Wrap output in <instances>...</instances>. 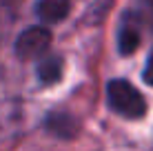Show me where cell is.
I'll use <instances>...</instances> for the list:
<instances>
[{
  "instance_id": "obj_2",
  "label": "cell",
  "mask_w": 153,
  "mask_h": 151,
  "mask_svg": "<svg viewBox=\"0 0 153 151\" xmlns=\"http://www.w3.org/2000/svg\"><path fill=\"white\" fill-rule=\"evenodd\" d=\"M51 45V31L45 27H29L16 40V54L25 60L42 56Z\"/></svg>"
},
{
  "instance_id": "obj_4",
  "label": "cell",
  "mask_w": 153,
  "mask_h": 151,
  "mask_svg": "<svg viewBox=\"0 0 153 151\" xmlns=\"http://www.w3.org/2000/svg\"><path fill=\"white\" fill-rule=\"evenodd\" d=\"M138 45H140V31L135 25H131V22H126L122 29H120V33H118V49H120V54L122 56H131L135 49H138Z\"/></svg>"
},
{
  "instance_id": "obj_3",
  "label": "cell",
  "mask_w": 153,
  "mask_h": 151,
  "mask_svg": "<svg viewBox=\"0 0 153 151\" xmlns=\"http://www.w3.org/2000/svg\"><path fill=\"white\" fill-rule=\"evenodd\" d=\"M71 9V0H38L36 13L42 22H60Z\"/></svg>"
},
{
  "instance_id": "obj_5",
  "label": "cell",
  "mask_w": 153,
  "mask_h": 151,
  "mask_svg": "<svg viewBox=\"0 0 153 151\" xmlns=\"http://www.w3.org/2000/svg\"><path fill=\"white\" fill-rule=\"evenodd\" d=\"M60 76H62V58H58V56H49L38 65V78L45 85L60 80Z\"/></svg>"
},
{
  "instance_id": "obj_6",
  "label": "cell",
  "mask_w": 153,
  "mask_h": 151,
  "mask_svg": "<svg viewBox=\"0 0 153 151\" xmlns=\"http://www.w3.org/2000/svg\"><path fill=\"white\" fill-rule=\"evenodd\" d=\"M47 129H51L58 136H71L73 133V118L65 113H51L47 118Z\"/></svg>"
},
{
  "instance_id": "obj_8",
  "label": "cell",
  "mask_w": 153,
  "mask_h": 151,
  "mask_svg": "<svg viewBox=\"0 0 153 151\" xmlns=\"http://www.w3.org/2000/svg\"><path fill=\"white\" fill-rule=\"evenodd\" d=\"M146 2H149V4H151V7H153V0H146Z\"/></svg>"
},
{
  "instance_id": "obj_1",
  "label": "cell",
  "mask_w": 153,
  "mask_h": 151,
  "mask_svg": "<svg viewBox=\"0 0 153 151\" xmlns=\"http://www.w3.org/2000/svg\"><path fill=\"white\" fill-rule=\"evenodd\" d=\"M107 100L109 107L124 118H142L146 113L144 96L129 80H122V78H115L107 85Z\"/></svg>"
},
{
  "instance_id": "obj_7",
  "label": "cell",
  "mask_w": 153,
  "mask_h": 151,
  "mask_svg": "<svg viewBox=\"0 0 153 151\" xmlns=\"http://www.w3.org/2000/svg\"><path fill=\"white\" fill-rule=\"evenodd\" d=\"M142 78H144L146 85L153 87V49H151L149 58H146V67H144V71H142Z\"/></svg>"
}]
</instances>
